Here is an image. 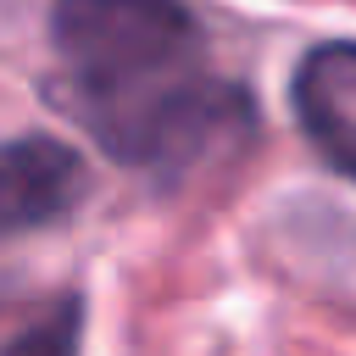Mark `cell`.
<instances>
[{"mask_svg":"<svg viewBox=\"0 0 356 356\" xmlns=\"http://www.w3.org/2000/svg\"><path fill=\"white\" fill-rule=\"evenodd\" d=\"M50 44L67 111L139 172H184L250 128V95L206 72L184 0H56Z\"/></svg>","mask_w":356,"mask_h":356,"instance_id":"1","label":"cell"},{"mask_svg":"<svg viewBox=\"0 0 356 356\" xmlns=\"http://www.w3.org/2000/svg\"><path fill=\"white\" fill-rule=\"evenodd\" d=\"M83 156L67 139L22 134L0 145V239L44 228L83 200Z\"/></svg>","mask_w":356,"mask_h":356,"instance_id":"2","label":"cell"},{"mask_svg":"<svg viewBox=\"0 0 356 356\" xmlns=\"http://www.w3.org/2000/svg\"><path fill=\"white\" fill-rule=\"evenodd\" d=\"M289 100L312 150L345 178H356V39L312 44L295 61Z\"/></svg>","mask_w":356,"mask_h":356,"instance_id":"3","label":"cell"},{"mask_svg":"<svg viewBox=\"0 0 356 356\" xmlns=\"http://www.w3.org/2000/svg\"><path fill=\"white\" fill-rule=\"evenodd\" d=\"M78 345H83V306H78V295H67L39 323H28L0 356H78Z\"/></svg>","mask_w":356,"mask_h":356,"instance_id":"4","label":"cell"}]
</instances>
